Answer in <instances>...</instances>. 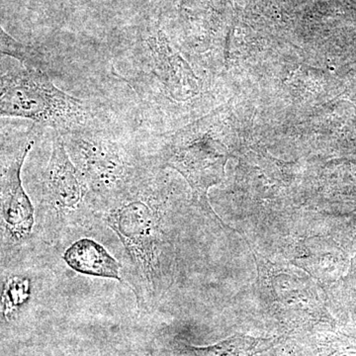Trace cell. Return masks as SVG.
Wrapping results in <instances>:
<instances>
[{
	"mask_svg": "<svg viewBox=\"0 0 356 356\" xmlns=\"http://www.w3.org/2000/svg\"><path fill=\"white\" fill-rule=\"evenodd\" d=\"M102 225L116 234L123 245L122 276L140 306L153 305L168 282L165 261L168 240L161 203L145 172L130 187L98 209Z\"/></svg>",
	"mask_w": 356,
	"mask_h": 356,
	"instance_id": "1",
	"label": "cell"
},
{
	"mask_svg": "<svg viewBox=\"0 0 356 356\" xmlns=\"http://www.w3.org/2000/svg\"><path fill=\"white\" fill-rule=\"evenodd\" d=\"M102 227L86 180L67 154L63 136L51 142L48 165L42 179L37 231L42 240L57 245Z\"/></svg>",
	"mask_w": 356,
	"mask_h": 356,
	"instance_id": "2",
	"label": "cell"
},
{
	"mask_svg": "<svg viewBox=\"0 0 356 356\" xmlns=\"http://www.w3.org/2000/svg\"><path fill=\"white\" fill-rule=\"evenodd\" d=\"M0 117L27 119L58 134L88 127L90 108L58 88L44 70H24L0 76Z\"/></svg>",
	"mask_w": 356,
	"mask_h": 356,
	"instance_id": "3",
	"label": "cell"
},
{
	"mask_svg": "<svg viewBox=\"0 0 356 356\" xmlns=\"http://www.w3.org/2000/svg\"><path fill=\"white\" fill-rule=\"evenodd\" d=\"M62 136L70 159L88 185L97 211L127 191L146 172L135 154L118 140L86 128Z\"/></svg>",
	"mask_w": 356,
	"mask_h": 356,
	"instance_id": "4",
	"label": "cell"
},
{
	"mask_svg": "<svg viewBox=\"0 0 356 356\" xmlns=\"http://www.w3.org/2000/svg\"><path fill=\"white\" fill-rule=\"evenodd\" d=\"M229 156L228 149L218 139L205 118L175 134L165 161L166 166L179 172L191 186L192 203L222 227L226 226L211 208L208 191L224 180Z\"/></svg>",
	"mask_w": 356,
	"mask_h": 356,
	"instance_id": "5",
	"label": "cell"
},
{
	"mask_svg": "<svg viewBox=\"0 0 356 356\" xmlns=\"http://www.w3.org/2000/svg\"><path fill=\"white\" fill-rule=\"evenodd\" d=\"M34 142L29 140L0 172V250L13 254L31 242L35 211L22 184L23 165Z\"/></svg>",
	"mask_w": 356,
	"mask_h": 356,
	"instance_id": "6",
	"label": "cell"
},
{
	"mask_svg": "<svg viewBox=\"0 0 356 356\" xmlns=\"http://www.w3.org/2000/svg\"><path fill=\"white\" fill-rule=\"evenodd\" d=\"M151 49L159 79L175 99H188L197 93L196 76L179 54L175 53L170 44L161 38L154 40Z\"/></svg>",
	"mask_w": 356,
	"mask_h": 356,
	"instance_id": "7",
	"label": "cell"
},
{
	"mask_svg": "<svg viewBox=\"0 0 356 356\" xmlns=\"http://www.w3.org/2000/svg\"><path fill=\"white\" fill-rule=\"evenodd\" d=\"M65 264L76 273L95 277L123 281L122 266L99 243L81 238L65 250Z\"/></svg>",
	"mask_w": 356,
	"mask_h": 356,
	"instance_id": "8",
	"label": "cell"
},
{
	"mask_svg": "<svg viewBox=\"0 0 356 356\" xmlns=\"http://www.w3.org/2000/svg\"><path fill=\"white\" fill-rule=\"evenodd\" d=\"M0 57H9L21 63L24 67L44 70L43 56L32 47L21 43L0 25Z\"/></svg>",
	"mask_w": 356,
	"mask_h": 356,
	"instance_id": "9",
	"label": "cell"
},
{
	"mask_svg": "<svg viewBox=\"0 0 356 356\" xmlns=\"http://www.w3.org/2000/svg\"><path fill=\"white\" fill-rule=\"evenodd\" d=\"M259 341L248 337L236 336L210 348H192L191 356H250L257 353Z\"/></svg>",
	"mask_w": 356,
	"mask_h": 356,
	"instance_id": "10",
	"label": "cell"
}]
</instances>
